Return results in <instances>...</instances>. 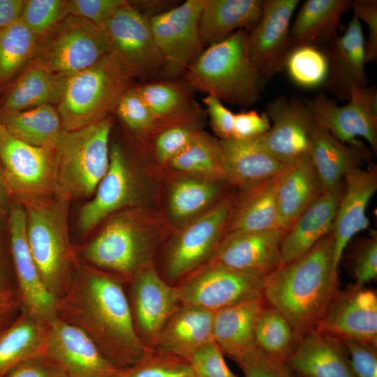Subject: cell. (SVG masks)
Wrapping results in <instances>:
<instances>
[{"instance_id": "cell-23", "label": "cell", "mask_w": 377, "mask_h": 377, "mask_svg": "<svg viewBox=\"0 0 377 377\" xmlns=\"http://www.w3.org/2000/svg\"><path fill=\"white\" fill-rule=\"evenodd\" d=\"M343 182V191L332 227L334 245L333 273L337 277L340 262L349 242L357 233L369 226L367 209L377 190V167L354 168L345 175Z\"/></svg>"}, {"instance_id": "cell-56", "label": "cell", "mask_w": 377, "mask_h": 377, "mask_svg": "<svg viewBox=\"0 0 377 377\" xmlns=\"http://www.w3.org/2000/svg\"><path fill=\"white\" fill-rule=\"evenodd\" d=\"M5 377H68L44 354L34 356L13 369Z\"/></svg>"}, {"instance_id": "cell-7", "label": "cell", "mask_w": 377, "mask_h": 377, "mask_svg": "<svg viewBox=\"0 0 377 377\" xmlns=\"http://www.w3.org/2000/svg\"><path fill=\"white\" fill-rule=\"evenodd\" d=\"M110 116L80 128L62 130L54 146L57 192L71 200L91 196L110 164Z\"/></svg>"}, {"instance_id": "cell-41", "label": "cell", "mask_w": 377, "mask_h": 377, "mask_svg": "<svg viewBox=\"0 0 377 377\" xmlns=\"http://www.w3.org/2000/svg\"><path fill=\"white\" fill-rule=\"evenodd\" d=\"M38 40L21 20L0 30V84L31 61Z\"/></svg>"}, {"instance_id": "cell-46", "label": "cell", "mask_w": 377, "mask_h": 377, "mask_svg": "<svg viewBox=\"0 0 377 377\" xmlns=\"http://www.w3.org/2000/svg\"><path fill=\"white\" fill-rule=\"evenodd\" d=\"M199 120L200 118L179 122L155 131L154 151L161 163H168L188 145L200 131Z\"/></svg>"}, {"instance_id": "cell-38", "label": "cell", "mask_w": 377, "mask_h": 377, "mask_svg": "<svg viewBox=\"0 0 377 377\" xmlns=\"http://www.w3.org/2000/svg\"><path fill=\"white\" fill-rule=\"evenodd\" d=\"M0 124L15 138L36 147H54L63 130L57 110L50 105L0 113Z\"/></svg>"}, {"instance_id": "cell-61", "label": "cell", "mask_w": 377, "mask_h": 377, "mask_svg": "<svg viewBox=\"0 0 377 377\" xmlns=\"http://www.w3.org/2000/svg\"><path fill=\"white\" fill-rule=\"evenodd\" d=\"M0 285H1V286H8L7 284L5 283L1 272H0Z\"/></svg>"}, {"instance_id": "cell-22", "label": "cell", "mask_w": 377, "mask_h": 377, "mask_svg": "<svg viewBox=\"0 0 377 377\" xmlns=\"http://www.w3.org/2000/svg\"><path fill=\"white\" fill-rule=\"evenodd\" d=\"M138 193L137 182L131 167L121 147L114 143L110 149V164L106 174L99 182L92 199L80 210V230L87 235L109 216L132 205Z\"/></svg>"}, {"instance_id": "cell-36", "label": "cell", "mask_w": 377, "mask_h": 377, "mask_svg": "<svg viewBox=\"0 0 377 377\" xmlns=\"http://www.w3.org/2000/svg\"><path fill=\"white\" fill-rule=\"evenodd\" d=\"M66 79L30 62L6 93L0 113L58 104Z\"/></svg>"}, {"instance_id": "cell-42", "label": "cell", "mask_w": 377, "mask_h": 377, "mask_svg": "<svg viewBox=\"0 0 377 377\" xmlns=\"http://www.w3.org/2000/svg\"><path fill=\"white\" fill-rule=\"evenodd\" d=\"M255 338L258 346L263 351L285 362L297 344L295 332L288 320L269 304L259 316Z\"/></svg>"}, {"instance_id": "cell-43", "label": "cell", "mask_w": 377, "mask_h": 377, "mask_svg": "<svg viewBox=\"0 0 377 377\" xmlns=\"http://www.w3.org/2000/svg\"><path fill=\"white\" fill-rule=\"evenodd\" d=\"M285 69L295 84L313 89L325 84L328 75V62L320 47L304 44L291 49Z\"/></svg>"}, {"instance_id": "cell-4", "label": "cell", "mask_w": 377, "mask_h": 377, "mask_svg": "<svg viewBox=\"0 0 377 377\" xmlns=\"http://www.w3.org/2000/svg\"><path fill=\"white\" fill-rule=\"evenodd\" d=\"M71 200L56 192L52 198L24 205L30 252L43 282L56 300L68 289L80 263L68 232Z\"/></svg>"}, {"instance_id": "cell-30", "label": "cell", "mask_w": 377, "mask_h": 377, "mask_svg": "<svg viewBox=\"0 0 377 377\" xmlns=\"http://www.w3.org/2000/svg\"><path fill=\"white\" fill-rule=\"evenodd\" d=\"M324 192L309 154L279 177L276 201L279 228L287 230L298 216Z\"/></svg>"}, {"instance_id": "cell-18", "label": "cell", "mask_w": 377, "mask_h": 377, "mask_svg": "<svg viewBox=\"0 0 377 377\" xmlns=\"http://www.w3.org/2000/svg\"><path fill=\"white\" fill-rule=\"evenodd\" d=\"M11 252L21 311L51 322L57 318L56 300L45 286L29 250L24 205L11 200L8 213Z\"/></svg>"}, {"instance_id": "cell-35", "label": "cell", "mask_w": 377, "mask_h": 377, "mask_svg": "<svg viewBox=\"0 0 377 377\" xmlns=\"http://www.w3.org/2000/svg\"><path fill=\"white\" fill-rule=\"evenodd\" d=\"M51 322L21 311L13 322L0 330V377L24 361L43 354Z\"/></svg>"}, {"instance_id": "cell-44", "label": "cell", "mask_w": 377, "mask_h": 377, "mask_svg": "<svg viewBox=\"0 0 377 377\" xmlns=\"http://www.w3.org/2000/svg\"><path fill=\"white\" fill-rule=\"evenodd\" d=\"M117 377H195L187 360L149 348L135 364L121 368Z\"/></svg>"}, {"instance_id": "cell-3", "label": "cell", "mask_w": 377, "mask_h": 377, "mask_svg": "<svg viewBox=\"0 0 377 377\" xmlns=\"http://www.w3.org/2000/svg\"><path fill=\"white\" fill-rule=\"evenodd\" d=\"M249 31L239 29L224 40L207 46L182 77L194 90L222 102L244 108L260 98L267 81L251 61Z\"/></svg>"}, {"instance_id": "cell-21", "label": "cell", "mask_w": 377, "mask_h": 377, "mask_svg": "<svg viewBox=\"0 0 377 377\" xmlns=\"http://www.w3.org/2000/svg\"><path fill=\"white\" fill-rule=\"evenodd\" d=\"M285 232L282 229L226 232L212 260L266 278L283 265L281 244Z\"/></svg>"}, {"instance_id": "cell-45", "label": "cell", "mask_w": 377, "mask_h": 377, "mask_svg": "<svg viewBox=\"0 0 377 377\" xmlns=\"http://www.w3.org/2000/svg\"><path fill=\"white\" fill-rule=\"evenodd\" d=\"M68 15L67 0H27L20 20L40 38Z\"/></svg>"}, {"instance_id": "cell-26", "label": "cell", "mask_w": 377, "mask_h": 377, "mask_svg": "<svg viewBox=\"0 0 377 377\" xmlns=\"http://www.w3.org/2000/svg\"><path fill=\"white\" fill-rule=\"evenodd\" d=\"M214 313L200 306L180 304L151 348L187 360L200 347L214 341Z\"/></svg>"}, {"instance_id": "cell-13", "label": "cell", "mask_w": 377, "mask_h": 377, "mask_svg": "<svg viewBox=\"0 0 377 377\" xmlns=\"http://www.w3.org/2000/svg\"><path fill=\"white\" fill-rule=\"evenodd\" d=\"M265 279L211 260L175 288L180 304L215 312L262 295Z\"/></svg>"}, {"instance_id": "cell-58", "label": "cell", "mask_w": 377, "mask_h": 377, "mask_svg": "<svg viewBox=\"0 0 377 377\" xmlns=\"http://www.w3.org/2000/svg\"><path fill=\"white\" fill-rule=\"evenodd\" d=\"M128 2L149 20L163 14L179 5L176 1L168 0H137Z\"/></svg>"}, {"instance_id": "cell-31", "label": "cell", "mask_w": 377, "mask_h": 377, "mask_svg": "<svg viewBox=\"0 0 377 377\" xmlns=\"http://www.w3.org/2000/svg\"><path fill=\"white\" fill-rule=\"evenodd\" d=\"M230 185L244 189L272 179L289 165L277 161L255 140H219Z\"/></svg>"}, {"instance_id": "cell-48", "label": "cell", "mask_w": 377, "mask_h": 377, "mask_svg": "<svg viewBox=\"0 0 377 377\" xmlns=\"http://www.w3.org/2000/svg\"><path fill=\"white\" fill-rule=\"evenodd\" d=\"M223 354L212 341L195 351L187 361L195 377H239L228 367Z\"/></svg>"}, {"instance_id": "cell-34", "label": "cell", "mask_w": 377, "mask_h": 377, "mask_svg": "<svg viewBox=\"0 0 377 377\" xmlns=\"http://www.w3.org/2000/svg\"><path fill=\"white\" fill-rule=\"evenodd\" d=\"M353 0H307L290 29L291 47L304 44L322 47L339 34L343 13L352 8ZM291 48V49H292Z\"/></svg>"}, {"instance_id": "cell-57", "label": "cell", "mask_w": 377, "mask_h": 377, "mask_svg": "<svg viewBox=\"0 0 377 377\" xmlns=\"http://www.w3.org/2000/svg\"><path fill=\"white\" fill-rule=\"evenodd\" d=\"M20 311L17 290L9 286L0 285V330L13 322Z\"/></svg>"}, {"instance_id": "cell-16", "label": "cell", "mask_w": 377, "mask_h": 377, "mask_svg": "<svg viewBox=\"0 0 377 377\" xmlns=\"http://www.w3.org/2000/svg\"><path fill=\"white\" fill-rule=\"evenodd\" d=\"M314 329L340 341L377 345L376 290L355 283L338 289Z\"/></svg>"}, {"instance_id": "cell-32", "label": "cell", "mask_w": 377, "mask_h": 377, "mask_svg": "<svg viewBox=\"0 0 377 377\" xmlns=\"http://www.w3.org/2000/svg\"><path fill=\"white\" fill-rule=\"evenodd\" d=\"M135 87L154 117V132L202 116V108L193 98V89L183 79L150 80Z\"/></svg>"}, {"instance_id": "cell-53", "label": "cell", "mask_w": 377, "mask_h": 377, "mask_svg": "<svg viewBox=\"0 0 377 377\" xmlns=\"http://www.w3.org/2000/svg\"><path fill=\"white\" fill-rule=\"evenodd\" d=\"M271 127L270 120L265 112L256 110L234 114L232 138L249 140L265 134Z\"/></svg>"}, {"instance_id": "cell-50", "label": "cell", "mask_w": 377, "mask_h": 377, "mask_svg": "<svg viewBox=\"0 0 377 377\" xmlns=\"http://www.w3.org/2000/svg\"><path fill=\"white\" fill-rule=\"evenodd\" d=\"M355 283L365 285L377 277V235L373 232L357 246L353 258Z\"/></svg>"}, {"instance_id": "cell-14", "label": "cell", "mask_w": 377, "mask_h": 377, "mask_svg": "<svg viewBox=\"0 0 377 377\" xmlns=\"http://www.w3.org/2000/svg\"><path fill=\"white\" fill-rule=\"evenodd\" d=\"M114 52L135 79L150 81L160 75L163 61L155 42L150 21L128 2L120 6L103 28Z\"/></svg>"}, {"instance_id": "cell-51", "label": "cell", "mask_w": 377, "mask_h": 377, "mask_svg": "<svg viewBox=\"0 0 377 377\" xmlns=\"http://www.w3.org/2000/svg\"><path fill=\"white\" fill-rule=\"evenodd\" d=\"M341 341L355 376L377 377V345L353 340Z\"/></svg>"}, {"instance_id": "cell-59", "label": "cell", "mask_w": 377, "mask_h": 377, "mask_svg": "<svg viewBox=\"0 0 377 377\" xmlns=\"http://www.w3.org/2000/svg\"><path fill=\"white\" fill-rule=\"evenodd\" d=\"M27 0H0V30L19 21Z\"/></svg>"}, {"instance_id": "cell-49", "label": "cell", "mask_w": 377, "mask_h": 377, "mask_svg": "<svg viewBox=\"0 0 377 377\" xmlns=\"http://www.w3.org/2000/svg\"><path fill=\"white\" fill-rule=\"evenodd\" d=\"M234 361L242 369L244 377H298L286 362L269 355L260 348Z\"/></svg>"}, {"instance_id": "cell-12", "label": "cell", "mask_w": 377, "mask_h": 377, "mask_svg": "<svg viewBox=\"0 0 377 377\" xmlns=\"http://www.w3.org/2000/svg\"><path fill=\"white\" fill-rule=\"evenodd\" d=\"M316 121L334 138L347 145L363 138L374 153L377 151V92L374 87L354 89L348 103L339 106L320 92L304 99Z\"/></svg>"}, {"instance_id": "cell-6", "label": "cell", "mask_w": 377, "mask_h": 377, "mask_svg": "<svg viewBox=\"0 0 377 377\" xmlns=\"http://www.w3.org/2000/svg\"><path fill=\"white\" fill-rule=\"evenodd\" d=\"M160 235L154 221L137 209L112 215L82 250L88 265L132 278L150 265Z\"/></svg>"}, {"instance_id": "cell-37", "label": "cell", "mask_w": 377, "mask_h": 377, "mask_svg": "<svg viewBox=\"0 0 377 377\" xmlns=\"http://www.w3.org/2000/svg\"><path fill=\"white\" fill-rule=\"evenodd\" d=\"M280 175L241 189L239 199L235 201L226 232L281 229L276 201V186Z\"/></svg>"}, {"instance_id": "cell-60", "label": "cell", "mask_w": 377, "mask_h": 377, "mask_svg": "<svg viewBox=\"0 0 377 377\" xmlns=\"http://www.w3.org/2000/svg\"><path fill=\"white\" fill-rule=\"evenodd\" d=\"M11 199L7 189L0 165V218L9 213Z\"/></svg>"}, {"instance_id": "cell-15", "label": "cell", "mask_w": 377, "mask_h": 377, "mask_svg": "<svg viewBox=\"0 0 377 377\" xmlns=\"http://www.w3.org/2000/svg\"><path fill=\"white\" fill-rule=\"evenodd\" d=\"M265 113L273 124L253 139L258 144L287 165L309 154L316 121L304 99L281 95L267 103Z\"/></svg>"}, {"instance_id": "cell-27", "label": "cell", "mask_w": 377, "mask_h": 377, "mask_svg": "<svg viewBox=\"0 0 377 377\" xmlns=\"http://www.w3.org/2000/svg\"><path fill=\"white\" fill-rule=\"evenodd\" d=\"M298 377H356L341 341L313 329L286 361Z\"/></svg>"}, {"instance_id": "cell-39", "label": "cell", "mask_w": 377, "mask_h": 377, "mask_svg": "<svg viewBox=\"0 0 377 377\" xmlns=\"http://www.w3.org/2000/svg\"><path fill=\"white\" fill-rule=\"evenodd\" d=\"M168 164L176 170L200 178L227 182L219 139L201 130L195 133L188 145Z\"/></svg>"}, {"instance_id": "cell-25", "label": "cell", "mask_w": 377, "mask_h": 377, "mask_svg": "<svg viewBox=\"0 0 377 377\" xmlns=\"http://www.w3.org/2000/svg\"><path fill=\"white\" fill-rule=\"evenodd\" d=\"M343 187V180L334 188L323 193L286 231L281 244L283 265L306 253L332 230Z\"/></svg>"}, {"instance_id": "cell-1", "label": "cell", "mask_w": 377, "mask_h": 377, "mask_svg": "<svg viewBox=\"0 0 377 377\" xmlns=\"http://www.w3.org/2000/svg\"><path fill=\"white\" fill-rule=\"evenodd\" d=\"M55 309L58 318L81 330L118 367L135 364L149 348L137 332L129 301L116 275L80 262L68 289L56 300Z\"/></svg>"}, {"instance_id": "cell-47", "label": "cell", "mask_w": 377, "mask_h": 377, "mask_svg": "<svg viewBox=\"0 0 377 377\" xmlns=\"http://www.w3.org/2000/svg\"><path fill=\"white\" fill-rule=\"evenodd\" d=\"M114 111L133 132L142 135H149L154 132L156 124L154 117L135 86L124 94Z\"/></svg>"}, {"instance_id": "cell-55", "label": "cell", "mask_w": 377, "mask_h": 377, "mask_svg": "<svg viewBox=\"0 0 377 377\" xmlns=\"http://www.w3.org/2000/svg\"><path fill=\"white\" fill-rule=\"evenodd\" d=\"M209 117L211 126L219 140L232 137L234 114L218 98L207 95L202 99Z\"/></svg>"}, {"instance_id": "cell-33", "label": "cell", "mask_w": 377, "mask_h": 377, "mask_svg": "<svg viewBox=\"0 0 377 377\" xmlns=\"http://www.w3.org/2000/svg\"><path fill=\"white\" fill-rule=\"evenodd\" d=\"M265 0H205L199 30L203 45H210L239 29L250 32L259 22Z\"/></svg>"}, {"instance_id": "cell-8", "label": "cell", "mask_w": 377, "mask_h": 377, "mask_svg": "<svg viewBox=\"0 0 377 377\" xmlns=\"http://www.w3.org/2000/svg\"><path fill=\"white\" fill-rule=\"evenodd\" d=\"M105 30L83 18L66 16L39 38L31 63L68 77L112 52Z\"/></svg>"}, {"instance_id": "cell-20", "label": "cell", "mask_w": 377, "mask_h": 377, "mask_svg": "<svg viewBox=\"0 0 377 377\" xmlns=\"http://www.w3.org/2000/svg\"><path fill=\"white\" fill-rule=\"evenodd\" d=\"M130 306L137 332L152 348L163 326L180 304L176 288L167 283L151 265L131 278Z\"/></svg>"}, {"instance_id": "cell-52", "label": "cell", "mask_w": 377, "mask_h": 377, "mask_svg": "<svg viewBox=\"0 0 377 377\" xmlns=\"http://www.w3.org/2000/svg\"><path fill=\"white\" fill-rule=\"evenodd\" d=\"M126 0H67L69 15L85 19L101 28Z\"/></svg>"}, {"instance_id": "cell-2", "label": "cell", "mask_w": 377, "mask_h": 377, "mask_svg": "<svg viewBox=\"0 0 377 377\" xmlns=\"http://www.w3.org/2000/svg\"><path fill=\"white\" fill-rule=\"evenodd\" d=\"M334 249L332 230L306 253L265 279L266 302L288 320L297 343L315 328L339 289L333 273Z\"/></svg>"}, {"instance_id": "cell-17", "label": "cell", "mask_w": 377, "mask_h": 377, "mask_svg": "<svg viewBox=\"0 0 377 377\" xmlns=\"http://www.w3.org/2000/svg\"><path fill=\"white\" fill-rule=\"evenodd\" d=\"M299 0H265L262 16L249 33V57L268 82L285 70L291 50L290 23Z\"/></svg>"}, {"instance_id": "cell-29", "label": "cell", "mask_w": 377, "mask_h": 377, "mask_svg": "<svg viewBox=\"0 0 377 377\" xmlns=\"http://www.w3.org/2000/svg\"><path fill=\"white\" fill-rule=\"evenodd\" d=\"M374 154L362 141L355 145L341 142L316 121L309 155L324 192L337 186L349 171L369 161Z\"/></svg>"}, {"instance_id": "cell-5", "label": "cell", "mask_w": 377, "mask_h": 377, "mask_svg": "<svg viewBox=\"0 0 377 377\" xmlns=\"http://www.w3.org/2000/svg\"><path fill=\"white\" fill-rule=\"evenodd\" d=\"M134 80L131 71L112 52L67 77L57 104L62 128H80L109 117Z\"/></svg>"}, {"instance_id": "cell-19", "label": "cell", "mask_w": 377, "mask_h": 377, "mask_svg": "<svg viewBox=\"0 0 377 377\" xmlns=\"http://www.w3.org/2000/svg\"><path fill=\"white\" fill-rule=\"evenodd\" d=\"M43 354L68 377H117L121 369L81 330L57 317L50 323Z\"/></svg>"}, {"instance_id": "cell-24", "label": "cell", "mask_w": 377, "mask_h": 377, "mask_svg": "<svg viewBox=\"0 0 377 377\" xmlns=\"http://www.w3.org/2000/svg\"><path fill=\"white\" fill-rule=\"evenodd\" d=\"M364 43L360 22L353 16L343 34L320 47L328 62L323 87L335 98L348 101L354 89L367 87Z\"/></svg>"}, {"instance_id": "cell-40", "label": "cell", "mask_w": 377, "mask_h": 377, "mask_svg": "<svg viewBox=\"0 0 377 377\" xmlns=\"http://www.w3.org/2000/svg\"><path fill=\"white\" fill-rule=\"evenodd\" d=\"M228 185L226 181L200 177L178 180L171 188L169 195V212L172 218L184 221L195 216L220 198Z\"/></svg>"}, {"instance_id": "cell-54", "label": "cell", "mask_w": 377, "mask_h": 377, "mask_svg": "<svg viewBox=\"0 0 377 377\" xmlns=\"http://www.w3.org/2000/svg\"><path fill=\"white\" fill-rule=\"evenodd\" d=\"M353 15L362 20L369 28L368 40L364 43L365 61L369 62L377 57V1L353 0Z\"/></svg>"}, {"instance_id": "cell-11", "label": "cell", "mask_w": 377, "mask_h": 377, "mask_svg": "<svg viewBox=\"0 0 377 377\" xmlns=\"http://www.w3.org/2000/svg\"><path fill=\"white\" fill-rule=\"evenodd\" d=\"M205 0H187L149 20L162 57L161 79H177L202 52L199 30Z\"/></svg>"}, {"instance_id": "cell-9", "label": "cell", "mask_w": 377, "mask_h": 377, "mask_svg": "<svg viewBox=\"0 0 377 377\" xmlns=\"http://www.w3.org/2000/svg\"><path fill=\"white\" fill-rule=\"evenodd\" d=\"M0 165L11 200L25 205L57 192L54 147H36L10 135L0 124Z\"/></svg>"}, {"instance_id": "cell-10", "label": "cell", "mask_w": 377, "mask_h": 377, "mask_svg": "<svg viewBox=\"0 0 377 377\" xmlns=\"http://www.w3.org/2000/svg\"><path fill=\"white\" fill-rule=\"evenodd\" d=\"M235 201L232 194L221 196L179 231L167 254L168 278L175 279L193 273L212 260L226 232Z\"/></svg>"}, {"instance_id": "cell-28", "label": "cell", "mask_w": 377, "mask_h": 377, "mask_svg": "<svg viewBox=\"0 0 377 377\" xmlns=\"http://www.w3.org/2000/svg\"><path fill=\"white\" fill-rule=\"evenodd\" d=\"M267 305L262 295L215 311L214 340L232 360L251 355L260 348L255 330Z\"/></svg>"}]
</instances>
